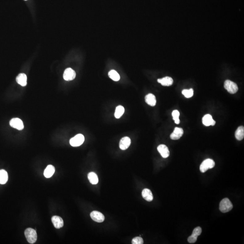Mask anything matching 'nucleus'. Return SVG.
I'll use <instances>...</instances> for the list:
<instances>
[{
	"label": "nucleus",
	"mask_w": 244,
	"mask_h": 244,
	"mask_svg": "<svg viewBox=\"0 0 244 244\" xmlns=\"http://www.w3.org/2000/svg\"><path fill=\"white\" fill-rule=\"evenodd\" d=\"M76 73L71 68H68L65 70L64 73V78L65 81H70L75 78Z\"/></svg>",
	"instance_id": "6e6552de"
},
{
	"label": "nucleus",
	"mask_w": 244,
	"mask_h": 244,
	"mask_svg": "<svg viewBox=\"0 0 244 244\" xmlns=\"http://www.w3.org/2000/svg\"><path fill=\"white\" fill-rule=\"evenodd\" d=\"M142 196L144 199L148 201L151 202L153 200V196L152 192L148 188H145L142 191Z\"/></svg>",
	"instance_id": "2eb2a0df"
},
{
	"label": "nucleus",
	"mask_w": 244,
	"mask_h": 244,
	"mask_svg": "<svg viewBox=\"0 0 244 244\" xmlns=\"http://www.w3.org/2000/svg\"><path fill=\"white\" fill-rule=\"evenodd\" d=\"M233 208V205L228 198L222 199L220 203L219 209L222 213H227Z\"/></svg>",
	"instance_id": "f03ea898"
},
{
	"label": "nucleus",
	"mask_w": 244,
	"mask_h": 244,
	"mask_svg": "<svg viewBox=\"0 0 244 244\" xmlns=\"http://www.w3.org/2000/svg\"><path fill=\"white\" fill-rule=\"evenodd\" d=\"M109 76L114 81H118L120 80V76L115 70H111L109 72Z\"/></svg>",
	"instance_id": "b1692460"
},
{
	"label": "nucleus",
	"mask_w": 244,
	"mask_h": 244,
	"mask_svg": "<svg viewBox=\"0 0 244 244\" xmlns=\"http://www.w3.org/2000/svg\"><path fill=\"white\" fill-rule=\"evenodd\" d=\"M25 235L28 242L34 244L36 242L37 234L35 230L31 228H27L25 231Z\"/></svg>",
	"instance_id": "f257e3e1"
},
{
	"label": "nucleus",
	"mask_w": 244,
	"mask_h": 244,
	"mask_svg": "<svg viewBox=\"0 0 244 244\" xmlns=\"http://www.w3.org/2000/svg\"><path fill=\"white\" fill-rule=\"evenodd\" d=\"M203 123L205 126H209L210 125L214 126L216 122L213 119V117L210 114H206L203 117Z\"/></svg>",
	"instance_id": "4468645a"
},
{
	"label": "nucleus",
	"mask_w": 244,
	"mask_h": 244,
	"mask_svg": "<svg viewBox=\"0 0 244 244\" xmlns=\"http://www.w3.org/2000/svg\"><path fill=\"white\" fill-rule=\"evenodd\" d=\"M157 81L161 83L163 86H170L173 83L172 78L169 77H167L161 79H158Z\"/></svg>",
	"instance_id": "dca6fc26"
},
{
	"label": "nucleus",
	"mask_w": 244,
	"mask_h": 244,
	"mask_svg": "<svg viewBox=\"0 0 244 244\" xmlns=\"http://www.w3.org/2000/svg\"><path fill=\"white\" fill-rule=\"evenodd\" d=\"M235 137L239 141L242 140L244 137V128L243 126H240L237 129L235 133Z\"/></svg>",
	"instance_id": "aec40b11"
},
{
	"label": "nucleus",
	"mask_w": 244,
	"mask_h": 244,
	"mask_svg": "<svg viewBox=\"0 0 244 244\" xmlns=\"http://www.w3.org/2000/svg\"><path fill=\"white\" fill-rule=\"evenodd\" d=\"M215 162L211 159H207L205 160L200 165V170L201 172L205 173L209 169H212L215 166Z\"/></svg>",
	"instance_id": "7ed1b4c3"
},
{
	"label": "nucleus",
	"mask_w": 244,
	"mask_h": 244,
	"mask_svg": "<svg viewBox=\"0 0 244 244\" xmlns=\"http://www.w3.org/2000/svg\"><path fill=\"white\" fill-rule=\"evenodd\" d=\"M10 125L12 128L18 130H22L24 129V123L22 120L19 118H13L10 120Z\"/></svg>",
	"instance_id": "423d86ee"
},
{
	"label": "nucleus",
	"mask_w": 244,
	"mask_h": 244,
	"mask_svg": "<svg viewBox=\"0 0 244 244\" xmlns=\"http://www.w3.org/2000/svg\"><path fill=\"white\" fill-rule=\"evenodd\" d=\"M224 87L230 94H235L238 90V85L230 80L225 81L224 82Z\"/></svg>",
	"instance_id": "39448f33"
},
{
	"label": "nucleus",
	"mask_w": 244,
	"mask_h": 244,
	"mask_svg": "<svg viewBox=\"0 0 244 244\" xmlns=\"http://www.w3.org/2000/svg\"><path fill=\"white\" fill-rule=\"evenodd\" d=\"M183 129L181 128H176L174 129V132L170 136V138L172 140L179 139L183 135Z\"/></svg>",
	"instance_id": "ddd939ff"
},
{
	"label": "nucleus",
	"mask_w": 244,
	"mask_h": 244,
	"mask_svg": "<svg viewBox=\"0 0 244 244\" xmlns=\"http://www.w3.org/2000/svg\"><path fill=\"white\" fill-rule=\"evenodd\" d=\"M201 233H202V229H201V227L198 226V227L194 228L192 235L188 238V242L190 243H195L197 241V238H198L199 235H200Z\"/></svg>",
	"instance_id": "0eeeda50"
},
{
	"label": "nucleus",
	"mask_w": 244,
	"mask_h": 244,
	"mask_svg": "<svg viewBox=\"0 0 244 244\" xmlns=\"http://www.w3.org/2000/svg\"><path fill=\"white\" fill-rule=\"evenodd\" d=\"M52 221L54 227L57 229H59L63 227L64 225V221L61 217L57 216H54L52 218Z\"/></svg>",
	"instance_id": "f8f14e48"
},
{
	"label": "nucleus",
	"mask_w": 244,
	"mask_h": 244,
	"mask_svg": "<svg viewBox=\"0 0 244 244\" xmlns=\"http://www.w3.org/2000/svg\"><path fill=\"white\" fill-rule=\"evenodd\" d=\"M8 179V174L5 170H0V184H5Z\"/></svg>",
	"instance_id": "412c9836"
},
{
	"label": "nucleus",
	"mask_w": 244,
	"mask_h": 244,
	"mask_svg": "<svg viewBox=\"0 0 244 244\" xmlns=\"http://www.w3.org/2000/svg\"><path fill=\"white\" fill-rule=\"evenodd\" d=\"M132 243L133 244H143V240L140 237H136L132 240Z\"/></svg>",
	"instance_id": "bb28decb"
},
{
	"label": "nucleus",
	"mask_w": 244,
	"mask_h": 244,
	"mask_svg": "<svg viewBox=\"0 0 244 244\" xmlns=\"http://www.w3.org/2000/svg\"><path fill=\"white\" fill-rule=\"evenodd\" d=\"M157 150L164 158H167L170 155V151L167 146L164 144L160 145L157 147Z\"/></svg>",
	"instance_id": "9b49d317"
},
{
	"label": "nucleus",
	"mask_w": 244,
	"mask_h": 244,
	"mask_svg": "<svg viewBox=\"0 0 244 244\" xmlns=\"http://www.w3.org/2000/svg\"><path fill=\"white\" fill-rule=\"evenodd\" d=\"M182 93L186 98H191V97H193V90L192 89H190L189 90H183Z\"/></svg>",
	"instance_id": "a878e982"
},
{
	"label": "nucleus",
	"mask_w": 244,
	"mask_h": 244,
	"mask_svg": "<svg viewBox=\"0 0 244 244\" xmlns=\"http://www.w3.org/2000/svg\"><path fill=\"white\" fill-rule=\"evenodd\" d=\"M172 114L173 118V119L174 121H175V123L176 124H179L180 122L179 119L180 114L179 112L177 110H174L173 111Z\"/></svg>",
	"instance_id": "393cba45"
},
{
	"label": "nucleus",
	"mask_w": 244,
	"mask_h": 244,
	"mask_svg": "<svg viewBox=\"0 0 244 244\" xmlns=\"http://www.w3.org/2000/svg\"><path fill=\"white\" fill-rule=\"evenodd\" d=\"M131 143V139L129 137H123L119 143V147L122 150H125L130 146Z\"/></svg>",
	"instance_id": "9d476101"
},
{
	"label": "nucleus",
	"mask_w": 244,
	"mask_h": 244,
	"mask_svg": "<svg viewBox=\"0 0 244 244\" xmlns=\"http://www.w3.org/2000/svg\"><path fill=\"white\" fill-rule=\"evenodd\" d=\"M27 76L25 74L20 73L16 78L17 83L22 86H26L27 85Z\"/></svg>",
	"instance_id": "f3484780"
},
{
	"label": "nucleus",
	"mask_w": 244,
	"mask_h": 244,
	"mask_svg": "<svg viewBox=\"0 0 244 244\" xmlns=\"http://www.w3.org/2000/svg\"><path fill=\"white\" fill-rule=\"evenodd\" d=\"M124 113V108L123 106L119 105L116 108L114 116L116 118H119Z\"/></svg>",
	"instance_id": "5701e85b"
},
{
	"label": "nucleus",
	"mask_w": 244,
	"mask_h": 244,
	"mask_svg": "<svg viewBox=\"0 0 244 244\" xmlns=\"http://www.w3.org/2000/svg\"><path fill=\"white\" fill-rule=\"evenodd\" d=\"M55 169L54 167L52 165H48L44 170V176L47 178H49L51 177L54 172H55Z\"/></svg>",
	"instance_id": "6ab92c4d"
},
{
	"label": "nucleus",
	"mask_w": 244,
	"mask_h": 244,
	"mask_svg": "<svg viewBox=\"0 0 244 244\" xmlns=\"http://www.w3.org/2000/svg\"><path fill=\"white\" fill-rule=\"evenodd\" d=\"M88 178L90 183L92 184H97L99 181L98 176H97V174L92 172L88 174Z\"/></svg>",
	"instance_id": "4be33fe9"
},
{
	"label": "nucleus",
	"mask_w": 244,
	"mask_h": 244,
	"mask_svg": "<svg viewBox=\"0 0 244 244\" xmlns=\"http://www.w3.org/2000/svg\"><path fill=\"white\" fill-rule=\"evenodd\" d=\"M90 217L94 221L97 222H102L105 220V216L101 212L94 211L90 214Z\"/></svg>",
	"instance_id": "1a4fd4ad"
},
{
	"label": "nucleus",
	"mask_w": 244,
	"mask_h": 244,
	"mask_svg": "<svg viewBox=\"0 0 244 244\" xmlns=\"http://www.w3.org/2000/svg\"><path fill=\"white\" fill-rule=\"evenodd\" d=\"M145 101L149 105L154 106L156 103L155 96L152 94H148L145 97Z\"/></svg>",
	"instance_id": "a211bd4d"
},
{
	"label": "nucleus",
	"mask_w": 244,
	"mask_h": 244,
	"mask_svg": "<svg viewBox=\"0 0 244 244\" xmlns=\"http://www.w3.org/2000/svg\"><path fill=\"white\" fill-rule=\"evenodd\" d=\"M84 141V136L81 134H78L71 139L70 143L72 146L77 147L82 145Z\"/></svg>",
	"instance_id": "20e7f679"
}]
</instances>
